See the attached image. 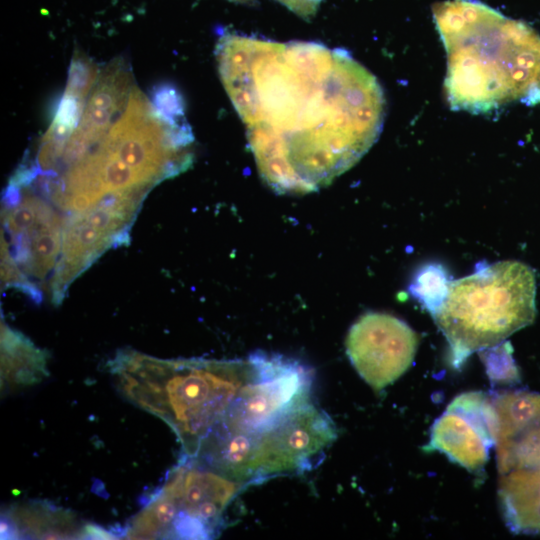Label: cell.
<instances>
[{
    "label": "cell",
    "mask_w": 540,
    "mask_h": 540,
    "mask_svg": "<svg viewBox=\"0 0 540 540\" xmlns=\"http://www.w3.org/2000/svg\"><path fill=\"white\" fill-rule=\"evenodd\" d=\"M88 526L80 528L67 511L44 503H31L16 508L2 516L1 539L35 536L38 538H67L88 536Z\"/></svg>",
    "instance_id": "12"
},
{
    "label": "cell",
    "mask_w": 540,
    "mask_h": 540,
    "mask_svg": "<svg viewBox=\"0 0 540 540\" xmlns=\"http://www.w3.org/2000/svg\"><path fill=\"white\" fill-rule=\"evenodd\" d=\"M418 343L416 332L401 319L366 312L350 327L345 346L358 374L379 392L410 368Z\"/></svg>",
    "instance_id": "9"
},
{
    "label": "cell",
    "mask_w": 540,
    "mask_h": 540,
    "mask_svg": "<svg viewBox=\"0 0 540 540\" xmlns=\"http://www.w3.org/2000/svg\"><path fill=\"white\" fill-rule=\"evenodd\" d=\"M2 379L11 385H26L39 381L45 374L46 358L21 333L1 327Z\"/></svg>",
    "instance_id": "13"
},
{
    "label": "cell",
    "mask_w": 540,
    "mask_h": 540,
    "mask_svg": "<svg viewBox=\"0 0 540 540\" xmlns=\"http://www.w3.org/2000/svg\"><path fill=\"white\" fill-rule=\"evenodd\" d=\"M84 108L85 99L69 93H64L52 122L65 126L74 132L81 121Z\"/></svg>",
    "instance_id": "17"
},
{
    "label": "cell",
    "mask_w": 540,
    "mask_h": 540,
    "mask_svg": "<svg viewBox=\"0 0 540 540\" xmlns=\"http://www.w3.org/2000/svg\"><path fill=\"white\" fill-rule=\"evenodd\" d=\"M93 61L81 52H75L71 60L65 93L85 99L97 78Z\"/></svg>",
    "instance_id": "15"
},
{
    "label": "cell",
    "mask_w": 540,
    "mask_h": 540,
    "mask_svg": "<svg viewBox=\"0 0 540 540\" xmlns=\"http://www.w3.org/2000/svg\"><path fill=\"white\" fill-rule=\"evenodd\" d=\"M492 397L480 391L456 396L431 427L426 450H437L469 472H482L495 444Z\"/></svg>",
    "instance_id": "10"
},
{
    "label": "cell",
    "mask_w": 540,
    "mask_h": 540,
    "mask_svg": "<svg viewBox=\"0 0 540 540\" xmlns=\"http://www.w3.org/2000/svg\"><path fill=\"white\" fill-rule=\"evenodd\" d=\"M247 484L181 456L156 489L174 510L168 539H212L224 527L229 505Z\"/></svg>",
    "instance_id": "7"
},
{
    "label": "cell",
    "mask_w": 540,
    "mask_h": 540,
    "mask_svg": "<svg viewBox=\"0 0 540 540\" xmlns=\"http://www.w3.org/2000/svg\"><path fill=\"white\" fill-rule=\"evenodd\" d=\"M496 412L498 497L508 528L540 534V393L503 391Z\"/></svg>",
    "instance_id": "5"
},
{
    "label": "cell",
    "mask_w": 540,
    "mask_h": 540,
    "mask_svg": "<svg viewBox=\"0 0 540 540\" xmlns=\"http://www.w3.org/2000/svg\"><path fill=\"white\" fill-rule=\"evenodd\" d=\"M248 358L252 365L250 378L202 444L226 435L241 434L252 439L258 447L265 432L291 411L312 400L314 372L302 361L263 351L253 352Z\"/></svg>",
    "instance_id": "6"
},
{
    "label": "cell",
    "mask_w": 540,
    "mask_h": 540,
    "mask_svg": "<svg viewBox=\"0 0 540 540\" xmlns=\"http://www.w3.org/2000/svg\"><path fill=\"white\" fill-rule=\"evenodd\" d=\"M152 105L167 122L184 120L185 105L181 93L172 84H159L151 91Z\"/></svg>",
    "instance_id": "16"
},
{
    "label": "cell",
    "mask_w": 540,
    "mask_h": 540,
    "mask_svg": "<svg viewBox=\"0 0 540 540\" xmlns=\"http://www.w3.org/2000/svg\"><path fill=\"white\" fill-rule=\"evenodd\" d=\"M303 19L312 18L323 0H276Z\"/></svg>",
    "instance_id": "18"
},
{
    "label": "cell",
    "mask_w": 540,
    "mask_h": 540,
    "mask_svg": "<svg viewBox=\"0 0 540 540\" xmlns=\"http://www.w3.org/2000/svg\"><path fill=\"white\" fill-rule=\"evenodd\" d=\"M536 278L528 265L499 261L450 280L446 296L431 313L449 344L455 368L530 325L536 315Z\"/></svg>",
    "instance_id": "4"
},
{
    "label": "cell",
    "mask_w": 540,
    "mask_h": 540,
    "mask_svg": "<svg viewBox=\"0 0 540 540\" xmlns=\"http://www.w3.org/2000/svg\"><path fill=\"white\" fill-rule=\"evenodd\" d=\"M125 60H112L100 73L73 135L91 148L108 132L114 114L124 105L131 84Z\"/></svg>",
    "instance_id": "11"
},
{
    "label": "cell",
    "mask_w": 540,
    "mask_h": 540,
    "mask_svg": "<svg viewBox=\"0 0 540 540\" xmlns=\"http://www.w3.org/2000/svg\"><path fill=\"white\" fill-rule=\"evenodd\" d=\"M234 3L244 4V5H254L256 0H229Z\"/></svg>",
    "instance_id": "19"
},
{
    "label": "cell",
    "mask_w": 540,
    "mask_h": 540,
    "mask_svg": "<svg viewBox=\"0 0 540 540\" xmlns=\"http://www.w3.org/2000/svg\"><path fill=\"white\" fill-rule=\"evenodd\" d=\"M449 281L446 270L440 265H428L418 273L410 290L424 308L432 313L446 296Z\"/></svg>",
    "instance_id": "14"
},
{
    "label": "cell",
    "mask_w": 540,
    "mask_h": 540,
    "mask_svg": "<svg viewBox=\"0 0 540 540\" xmlns=\"http://www.w3.org/2000/svg\"><path fill=\"white\" fill-rule=\"evenodd\" d=\"M336 436L332 419L313 400L300 405L261 436L255 484L310 470L323 459Z\"/></svg>",
    "instance_id": "8"
},
{
    "label": "cell",
    "mask_w": 540,
    "mask_h": 540,
    "mask_svg": "<svg viewBox=\"0 0 540 540\" xmlns=\"http://www.w3.org/2000/svg\"><path fill=\"white\" fill-rule=\"evenodd\" d=\"M215 54L257 170L277 194L328 186L379 138L383 89L348 52L226 33Z\"/></svg>",
    "instance_id": "1"
},
{
    "label": "cell",
    "mask_w": 540,
    "mask_h": 540,
    "mask_svg": "<svg viewBox=\"0 0 540 540\" xmlns=\"http://www.w3.org/2000/svg\"><path fill=\"white\" fill-rule=\"evenodd\" d=\"M119 392L164 421L194 457L252 373L246 360L160 359L123 349L108 362Z\"/></svg>",
    "instance_id": "3"
},
{
    "label": "cell",
    "mask_w": 540,
    "mask_h": 540,
    "mask_svg": "<svg viewBox=\"0 0 540 540\" xmlns=\"http://www.w3.org/2000/svg\"><path fill=\"white\" fill-rule=\"evenodd\" d=\"M447 54L451 108L474 114L540 104V34L477 0L432 7Z\"/></svg>",
    "instance_id": "2"
}]
</instances>
